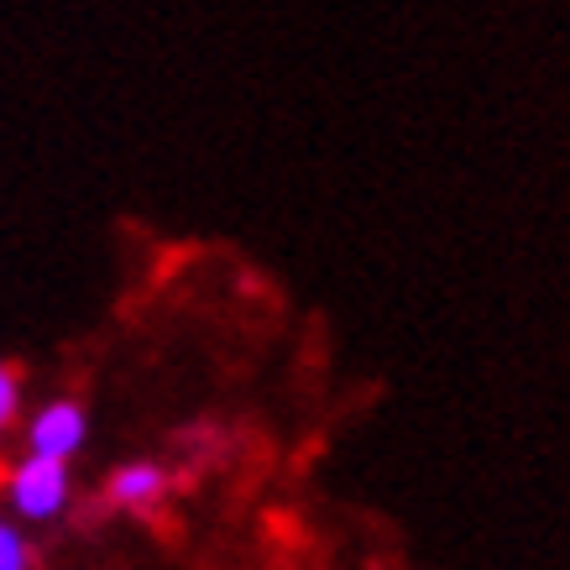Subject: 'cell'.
Instances as JSON below:
<instances>
[{
  "instance_id": "cell-1",
  "label": "cell",
  "mask_w": 570,
  "mask_h": 570,
  "mask_svg": "<svg viewBox=\"0 0 570 570\" xmlns=\"http://www.w3.org/2000/svg\"><path fill=\"white\" fill-rule=\"evenodd\" d=\"M11 508L21 519H58L63 502H69V461L58 455H27L17 471H11Z\"/></svg>"
},
{
  "instance_id": "cell-5",
  "label": "cell",
  "mask_w": 570,
  "mask_h": 570,
  "mask_svg": "<svg viewBox=\"0 0 570 570\" xmlns=\"http://www.w3.org/2000/svg\"><path fill=\"white\" fill-rule=\"evenodd\" d=\"M11 419H17V366L0 362V434H6Z\"/></svg>"
},
{
  "instance_id": "cell-3",
  "label": "cell",
  "mask_w": 570,
  "mask_h": 570,
  "mask_svg": "<svg viewBox=\"0 0 570 570\" xmlns=\"http://www.w3.org/2000/svg\"><path fill=\"white\" fill-rule=\"evenodd\" d=\"M163 492H168V471L153 466V461H137V466H121L110 476L105 502H110V508H153Z\"/></svg>"
},
{
  "instance_id": "cell-2",
  "label": "cell",
  "mask_w": 570,
  "mask_h": 570,
  "mask_svg": "<svg viewBox=\"0 0 570 570\" xmlns=\"http://www.w3.org/2000/svg\"><path fill=\"white\" fill-rule=\"evenodd\" d=\"M85 430H89V419L79 403H48L42 414L32 419V450L37 455H58V461H69L73 450L85 445Z\"/></svg>"
},
{
  "instance_id": "cell-4",
  "label": "cell",
  "mask_w": 570,
  "mask_h": 570,
  "mask_svg": "<svg viewBox=\"0 0 570 570\" xmlns=\"http://www.w3.org/2000/svg\"><path fill=\"white\" fill-rule=\"evenodd\" d=\"M0 570H32V544L11 523H0Z\"/></svg>"
}]
</instances>
